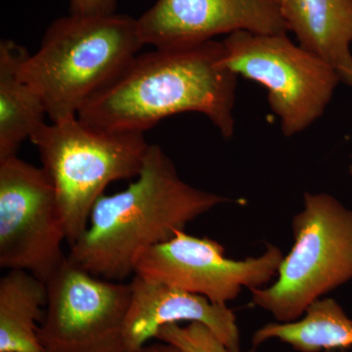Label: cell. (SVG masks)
<instances>
[{
    "instance_id": "obj_8",
    "label": "cell",
    "mask_w": 352,
    "mask_h": 352,
    "mask_svg": "<svg viewBox=\"0 0 352 352\" xmlns=\"http://www.w3.org/2000/svg\"><path fill=\"white\" fill-rule=\"evenodd\" d=\"M64 241L47 173L17 155L0 159V267L28 271L46 283L67 258Z\"/></svg>"
},
{
    "instance_id": "obj_10",
    "label": "cell",
    "mask_w": 352,
    "mask_h": 352,
    "mask_svg": "<svg viewBox=\"0 0 352 352\" xmlns=\"http://www.w3.org/2000/svg\"><path fill=\"white\" fill-rule=\"evenodd\" d=\"M143 43L179 48L219 34L289 32L278 0H157L138 18Z\"/></svg>"
},
{
    "instance_id": "obj_16",
    "label": "cell",
    "mask_w": 352,
    "mask_h": 352,
    "mask_svg": "<svg viewBox=\"0 0 352 352\" xmlns=\"http://www.w3.org/2000/svg\"><path fill=\"white\" fill-rule=\"evenodd\" d=\"M155 339L173 344L184 352H230L222 340L200 322H192L185 327L178 324L163 326Z\"/></svg>"
},
{
    "instance_id": "obj_12",
    "label": "cell",
    "mask_w": 352,
    "mask_h": 352,
    "mask_svg": "<svg viewBox=\"0 0 352 352\" xmlns=\"http://www.w3.org/2000/svg\"><path fill=\"white\" fill-rule=\"evenodd\" d=\"M298 44L352 88V0H278Z\"/></svg>"
},
{
    "instance_id": "obj_14",
    "label": "cell",
    "mask_w": 352,
    "mask_h": 352,
    "mask_svg": "<svg viewBox=\"0 0 352 352\" xmlns=\"http://www.w3.org/2000/svg\"><path fill=\"white\" fill-rule=\"evenodd\" d=\"M47 286L25 270L0 280V352H45L38 339L47 305Z\"/></svg>"
},
{
    "instance_id": "obj_11",
    "label": "cell",
    "mask_w": 352,
    "mask_h": 352,
    "mask_svg": "<svg viewBox=\"0 0 352 352\" xmlns=\"http://www.w3.org/2000/svg\"><path fill=\"white\" fill-rule=\"evenodd\" d=\"M126 324V352L138 351L156 338L163 326L179 322H200L222 340L230 352H241L240 331L236 316L226 305H219L205 296L148 281L134 275Z\"/></svg>"
},
{
    "instance_id": "obj_7",
    "label": "cell",
    "mask_w": 352,
    "mask_h": 352,
    "mask_svg": "<svg viewBox=\"0 0 352 352\" xmlns=\"http://www.w3.org/2000/svg\"><path fill=\"white\" fill-rule=\"evenodd\" d=\"M46 286L38 332L45 352H126L129 283L94 276L67 256Z\"/></svg>"
},
{
    "instance_id": "obj_3",
    "label": "cell",
    "mask_w": 352,
    "mask_h": 352,
    "mask_svg": "<svg viewBox=\"0 0 352 352\" xmlns=\"http://www.w3.org/2000/svg\"><path fill=\"white\" fill-rule=\"evenodd\" d=\"M144 45L138 20L124 14L69 16L47 28L38 50L21 64V76L43 99L51 122L80 109L119 78Z\"/></svg>"
},
{
    "instance_id": "obj_18",
    "label": "cell",
    "mask_w": 352,
    "mask_h": 352,
    "mask_svg": "<svg viewBox=\"0 0 352 352\" xmlns=\"http://www.w3.org/2000/svg\"><path fill=\"white\" fill-rule=\"evenodd\" d=\"M133 352H184L173 344L161 342L157 344H145L144 346Z\"/></svg>"
},
{
    "instance_id": "obj_5",
    "label": "cell",
    "mask_w": 352,
    "mask_h": 352,
    "mask_svg": "<svg viewBox=\"0 0 352 352\" xmlns=\"http://www.w3.org/2000/svg\"><path fill=\"white\" fill-rule=\"evenodd\" d=\"M294 245L277 279L252 289V302L280 323L302 318L322 296L352 279V210L326 193H305L293 219Z\"/></svg>"
},
{
    "instance_id": "obj_1",
    "label": "cell",
    "mask_w": 352,
    "mask_h": 352,
    "mask_svg": "<svg viewBox=\"0 0 352 352\" xmlns=\"http://www.w3.org/2000/svg\"><path fill=\"white\" fill-rule=\"evenodd\" d=\"M223 59V43L214 39L138 54L82 106L78 118L98 129L144 133L166 118L196 112L231 138L238 76Z\"/></svg>"
},
{
    "instance_id": "obj_15",
    "label": "cell",
    "mask_w": 352,
    "mask_h": 352,
    "mask_svg": "<svg viewBox=\"0 0 352 352\" xmlns=\"http://www.w3.org/2000/svg\"><path fill=\"white\" fill-rule=\"evenodd\" d=\"M279 340L300 352L352 347V320L333 298H321L307 308L302 318L289 323H268L252 336V346Z\"/></svg>"
},
{
    "instance_id": "obj_19",
    "label": "cell",
    "mask_w": 352,
    "mask_h": 352,
    "mask_svg": "<svg viewBox=\"0 0 352 352\" xmlns=\"http://www.w3.org/2000/svg\"><path fill=\"white\" fill-rule=\"evenodd\" d=\"M349 173H351V175H352V157H351V168H349Z\"/></svg>"
},
{
    "instance_id": "obj_13",
    "label": "cell",
    "mask_w": 352,
    "mask_h": 352,
    "mask_svg": "<svg viewBox=\"0 0 352 352\" xmlns=\"http://www.w3.org/2000/svg\"><path fill=\"white\" fill-rule=\"evenodd\" d=\"M28 54L10 39L0 43V159L17 155L48 117L43 99L21 76Z\"/></svg>"
},
{
    "instance_id": "obj_17",
    "label": "cell",
    "mask_w": 352,
    "mask_h": 352,
    "mask_svg": "<svg viewBox=\"0 0 352 352\" xmlns=\"http://www.w3.org/2000/svg\"><path fill=\"white\" fill-rule=\"evenodd\" d=\"M118 0H71L69 14L78 16H105L116 13Z\"/></svg>"
},
{
    "instance_id": "obj_2",
    "label": "cell",
    "mask_w": 352,
    "mask_h": 352,
    "mask_svg": "<svg viewBox=\"0 0 352 352\" xmlns=\"http://www.w3.org/2000/svg\"><path fill=\"white\" fill-rule=\"evenodd\" d=\"M230 201L185 182L164 150L150 144L135 182L96 201L87 230L69 245L68 258L94 276L124 281L134 275L143 252Z\"/></svg>"
},
{
    "instance_id": "obj_6",
    "label": "cell",
    "mask_w": 352,
    "mask_h": 352,
    "mask_svg": "<svg viewBox=\"0 0 352 352\" xmlns=\"http://www.w3.org/2000/svg\"><path fill=\"white\" fill-rule=\"evenodd\" d=\"M222 43L226 67L267 89L268 103L287 138L321 118L342 82L335 69L287 34L240 31Z\"/></svg>"
},
{
    "instance_id": "obj_9",
    "label": "cell",
    "mask_w": 352,
    "mask_h": 352,
    "mask_svg": "<svg viewBox=\"0 0 352 352\" xmlns=\"http://www.w3.org/2000/svg\"><path fill=\"white\" fill-rule=\"evenodd\" d=\"M283 258L279 248L267 244L261 256L235 261L217 241L177 230L139 256L134 275L226 305L244 289L266 287L277 277Z\"/></svg>"
},
{
    "instance_id": "obj_4",
    "label": "cell",
    "mask_w": 352,
    "mask_h": 352,
    "mask_svg": "<svg viewBox=\"0 0 352 352\" xmlns=\"http://www.w3.org/2000/svg\"><path fill=\"white\" fill-rule=\"evenodd\" d=\"M30 140L54 185L69 245L109 184L138 177L150 147L144 133L98 129L78 117L43 124Z\"/></svg>"
}]
</instances>
